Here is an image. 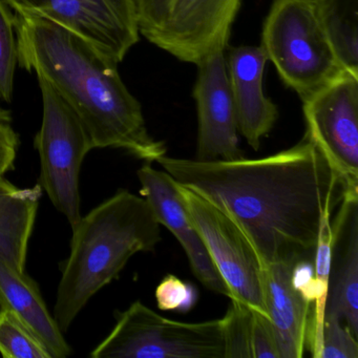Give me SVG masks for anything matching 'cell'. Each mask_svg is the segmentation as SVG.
I'll use <instances>...</instances> for the list:
<instances>
[{
  "label": "cell",
  "instance_id": "cell-1",
  "mask_svg": "<svg viewBox=\"0 0 358 358\" xmlns=\"http://www.w3.org/2000/svg\"><path fill=\"white\" fill-rule=\"evenodd\" d=\"M157 162L180 185L227 213L265 266L313 262L320 230L350 194L343 178L305 133L286 150L259 159Z\"/></svg>",
  "mask_w": 358,
  "mask_h": 358
},
{
  "label": "cell",
  "instance_id": "cell-2",
  "mask_svg": "<svg viewBox=\"0 0 358 358\" xmlns=\"http://www.w3.org/2000/svg\"><path fill=\"white\" fill-rule=\"evenodd\" d=\"M18 64L51 83L76 113L92 148H120L146 162L166 155L148 133L141 104L118 64L68 29L35 14L14 13Z\"/></svg>",
  "mask_w": 358,
  "mask_h": 358
},
{
  "label": "cell",
  "instance_id": "cell-3",
  "mask_svg": "<svg viewBox=\"0 0 358 358\" xmlns=\"http://www.w3.org/2000/svg\"><path fill=\"white\" fill-rule=\"evenodd\" d=\"M160 226L145 199L127 189L81 217L72 229L54 307L64 334L90 299L119 278L131 257L156 248Z\"/></svg>",
  "mask_w": 358,
  "mask_h": 358
},
{
  "label": "cell",
  "instance_id": "cell-4",
  "mask_svg": "<svg viewBox=\"0 0 358 358\" xmlns=\"http://www.w3.org/2000/svg\"><path fill=\"white\" fill-rule=\"evenodd\" d=\"M261 47L280 80L301 99L343 72L320 26L314 0H273Z\"/></svg>",
  "mask_w": 358,
  "mask_h": 358
},
{
  "label": "cell",
  "instance_id": "cell-5",
  "mask_svg": "<svg viewBox=\"0 0 358 358\" xmlns=\"http://www.w3.org/2000/svg\"><path fill=\"white\" fill-rule=\"evenodd\" d=\"M93 358H224L221 318L203 322L169 320L137 301L117 312L110 334Z\"/></svg>",
  "mask_w": 358,
  "mask_h": 358
},
{
  "label": "cell",
  "instance_id": "cell-6",
  "mask_svg": "<svg viewBox=\"0 0 358 358\" xmlns=\"http://www.w3.org/2000/svg\"><path fill=\"white\" fill-rule=\"evenodd\" d=\"M140 35L180 62L226 49L242 0H135Z\"/></svg>",
  "mask_w": 358,
  "mask_h": 358
},
{
  "label": "cell",
  "instance_id": "cell-7",
  "mask_svg": "<svg viewBox=\"0 0 358 358\" xmlns=\"http://www.w3.org/2000/svg\"><path fill=\"white\" fill-rule=\"evenodd\" d=\"M37 79L43 104V122L34 139L41 159L39 184L73 229L83 217L80 169L93 148L76 113L49 81Z\"/></svg>",
  "mask_w": 358,
  "mask_h": 358
},
{
  "label": "cell",
  "instance_id": "cell-8",
  "mask_svg": "<svg viewBox=\"0 0 358 358\" xmlns=\"http://www.w3.org/2000/svg\"><path fill=\"white\" fill-rule=\"evenodd\" d=\"M188 215L229 291V299L269 318L264 291L265 264L236 222L217 205L180 185Z\"/></svg>",
  "mask_w": 358,
  "mask_h": 358
},
{
  "label": "cell",
  "instance_id": "cell-9",
  "mask_svg": "<svg viewBox=\"0 0 358 358\" xmlns=\"http://www.w3.org/2000/svg\"><path fill=\"white\" fill-rule=\"evenodd\" d=\"M301 102L306 134L358 196V77L343 71Z\"/></svg>",
  "mask_w": 358,
  "mask_h": 358
},
{
  "label": "cell",
  "instance_id": "cell-10",
  "mask_svg": "<svg viewBox=\"0 0 358 358\" xmlns=\"http://www.w3.org/2000/svg\"><path fill=\"white\" fill-rule=\"evenodd\" d=\"M18 13L47 18L116 62L139 41L135 0H3Z\"/></svg>",
  "mask_w": 358,
  "mask_h": 358
},
{
  "label": "cell",
  "instance_id": "cell-11",
  "mask_svg": "<svg viewBox=\"0 0 358 358\" xmlns=\"http://www.w3.org/2000/svg\"><path fill=\"white\" fill-rule=\"evenodd\" d=\"M226 49L201 58L194 98L198 110L196 160L231 161L244 158L238 148V120L228 78Z\"/></svg>",
  "mask_w": 358,
  "mask_h": 358
},
{
  "label": "cell",
  "instance_id": "cell-12",
  "mask_svg": "<svg viewBox=\"0 0 358 358\" xmlns=\"http://www.w3.org/2000/svg\"><path fill=\"white\" fill-rule=\"evenodd\" d=\"M140 194L150 204L157 221L173 234L187 255L194 275L209 290L229 296V291L215 268L208 250L192 224L177 182L150 163L137 171Z\"/></svg>",
  "mask_w": 358,
  "mask_h": 358
},
{
  "label": "cell",
  "instance_id": "cell-13",
  "mask_svg": "<svg viewBox=\"0 0 358 358\" xmlns=\"http://www.w3.org/2000/svg\"><path fill=\"white\" fill-rule=\"evenodd\" d=\"M226 51L238 131L253 150H259L262 139L271 131L278 118V106L263 90L267 56L261 45H227Z\"/></svg>",
  "mask_w": 358,
  "mask_h": 358
},
{
  "label": "cell",
  "instance_id": "cell-14",
  "mask_svg": "<svg viewBox=\"0 0 358 358\" xmlns=\"http://www.w3.org/2000/svg\"><path fill=\"white\" fill-rule=\"evenodd\" d=\"M293 266H265L266 306L280 358H301L309 348L311 303L292 282Z\"/></svg>",
  "mask_w": 358,
  "mask_h": 358
},
{
  "label": "cell",
  "instance_id": "cell-15",
  "mask_svg": "<svg viewBox=\"0 0 358 358\" xmlns=\"http://www.w3.org/2000/svg\"><path fill=\"white\" fill-rule=\"evenodd\" d=\"M0 309L13 314L47 348L52 358H66L72 348L64 338L38 284L27 272L0 261Z\"/></svg>",
  "mask_w": 358,
  "mask_h": 358
},
{
  "label": "cell",
  "instance_id": "cell-16",
  "mask_svg": "<svg viewBox=\"0 0 358 358\" xmlns=\"http://www.w3.org/2000/svg\"><path fill=\"white\" fill-rule=\"evenodd\" d=\"M43 189L41 184L20 188L0 177V261L26 272L29 242Z\"/></svg>",
  "mask_w": 358,
  "mask_h": 358
},
{
  "label": "cell",
  "instance_id": "cell-17",
  "mask_svg": "<svg viewBox=\"0 0 358 358\" xmlns=\"http://www.w3.org/2000/svg\"><path fill=\"white\" fill-rule=\"evenodd\" d=\"M343 255L329 280L324 315H334L358 335V221L357 205L343 225Z\"/></svg>",
  "mask_w": 358,
  "mask_h": 358
},
{
  "label": "cell",
  "instance_id": "cell-18",
  "mask_svg": "<svg viewBox=\"0 0 358 358\" xmlns=\"http://www.w3.org/2000/svg\"><path fill=\"white\" fill-rule=\"evenodd\" d=\"M314 8L339 66L358 77V0H314Z\"/></svg>",
  "mask_w": 358,
  "mask_h": 358
},
{
  "label": "cell",
  "instance_id": "cell-19",
  "mask_svg": "<svg viewBox=\"0 0 358 358\" xmlns=\"http://www.w3.org/2000/svg\"><path fill=\"white\" fill-rule=\"evenodd\" d=\"M0 354L5 358H52L43 343L13 314L0 309Z\"/></svg>",
  "mask_w": 358,
  "mask_h": 358
},
{
  "label": "cell",
  "instance_id": "cell-20",
  "mask_svg": "<svg viewBox=\"0 0 358 358\" xmlns=\"http://www.w3.org/2000/svg\"><path fill=\"white\" fill-rule=\"evenodd\" d=\"M255 310L231 301L221 318L224 338V358L251 357V339Z\"/></svg>",
  "mask_w": 358,
  "mask_h": 358
},
{
  "label": "cell",
  "instance_id": "cell-21",
  "mask_svg": "<svg viewBox=\"0 0 358 358\" xmlns=\"http://www.w3.org/2000/svg\"><path fill=\"white\" fill-rule=\"evenodd\" d=\"M17 64L14 14L9 6L0 0V98L8 103L13 98L14 75Z\"/></svg>",
  "mask_w": 358,
  "mask_h": 358
},
{
  "label": "cell",
  "instance_id": "cell-22",
  "mask_svg": "<svg viewBox=\"0 0 358 358\" xmlns=\"http://www.w3.org/2000/svg\"><path fill=\"white\" fill-rule=\"evenodd\" d=\"M318 358H358L357 337L334 315H324Z\"/></svg>",
  "mask_w": 358,
  "mask_h": 358
},
{
  "label": "cell",
  "instance_id": "cell-23",
  "mask_svg": "<svg viewBox=\"0 0 358 358\" xmlns=\"http://www.w3.org/2000/svg\"><path fill=\"white\" fill-rule=\"evenodd\" d=\"M158 308L164 311L186 313L196 306L199 294L196 287L173 274L165 276L156 289Z\"/></svg>",
  "mask_w": 358,
  "mask_h": 358
},
{
  "label": "cell",
  "instance_id": "cell-24",
  "mask_svg": "<svg viewBox=\"0 0 358 358\" xmlns=\"http://www.w3.org/2000/svg\"><path fill=\"white\" fill-rule=\"evenodd\" d=\"M251 357L280 358L271 320L257 311L253 314Z\"/></svg>",
  "mask_w": 358,
  "mask_h": 358
},
{
  "label": "cell",
  "instance_id": "cell-25",
  "mask_svg": "<svg viewBox=\"0 0 358 358\" xmlns=\"http://www.w3.org/2000/svg\"><path fill=\"white\" fill-rule=\"evenodd\" d=\"M18 148L20 137L12 125L11 115L0 108V177L14 169Z\"/></svg>",
  "mask_w": 358,
  "mask_h": 358
}]
</instances>
